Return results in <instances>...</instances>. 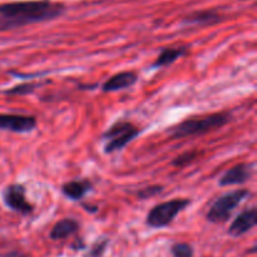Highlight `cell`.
Wrapping results in <instances>:
<instances>
[{"mask_svg":"<svg viewBox=\"0 0 257 257\" xmlns=\"http://www.w3.org/2000/svg\"><path fill=\"white\" fill-rule=\"evenodd\" d=\"M63 12L64 7L62 4H55L49 0L7 3L0 5V32L55 19Z\"/></svg>","mask_w":257,"mask_h":257,"instance_id":"6da1fadb","label":"cell"},{"mask_svg":"<svg viewBox=\"0 0 257 257\" xmlns=\"http://www.w3.org/2000/svg\"><path fill=\"white\" fill-rule=\"evenodd\" d=\"M230 120L231 114L227 112L213 113V114L205 115V117L190 118V119L183 120V122L178 123L177 125L171 128L170 135L175 140L201 136L223 127Z\"/></svg>","mask_w":257,"mask_h":257,"instance_id":"7a4b0ae2","label":"cell"},{"mask_svg":"<svg viewBox=\"0 0 257 257\" xmlns=\"http://www.w3.org/2000/svg\"><path fill=\"white\" fill-rule=\"evenodd\" d=\"M250 195L247 190H235L226 195L221 196L220 198L213 202L210 211L207 213V220L213 223L226 222L230 218L231 213L235 208L240 206V203Z\"/></svg>","mask_w":257,"mask_h":257,"instance_id":"3957f363","label":"cell"},{"mask_svg":"<svg viewBox=\"0 0 257 257\" xmlns=\"http://www.w3.org/2000/svg\"><path fill=\"white\" fill-rule=\"evenodd\" d=\"M190 205L187 198H175L155 206L147 216V225L151 227L161 228L168 226L180 212Z\"/></svg>","mask_w":257,"mask_h":257,"instance_id":"277c9868","label":"cell"},{"mask_svg":"<svg viewBox=\"0 0 257 257\" xmlns=\"http://www.w3.org/2000/svg\"><path fill=\"white\" fill-rule=\"evenodd\" d=\"M140 135V130L132 123L119 120L114 123L107 132L103 135L104 140H108V143L104 147L105 153H113L115 151H120L130 142H132Z\"/></svg>","mask_w":257,"mask_h":257,"instance_id":"5b68a950","label":"cell"},{"mask_svg":"<svg viewBox=\"0 0 257 257\" xmlns=\"http://www.w3.org/2000/svg\"><path fill=\"white\" fill-rule=\"evenodd\" d=\"M4 202L12 210L22 213V215H29L33 212V206L28 202L25 197V188L22 185H10L4 191Z\"/></svg>","mask_w":257,"mask_h":257,"instance_id":"8992f818","label":"cell"},{"mask_svg":"<svg viewBox=\"0 0 257 257\" xmlns=\"http://www.w3.org/2000/svg\"><path fill=\"white\" fill-rule=\"evenodd\" d=\"M37 127V119L33 115L0 114V130L15 133L32 132Z\"/></svg>","mask_w":257,"mask_h":257,"instance_id":"52a82bcc","label":"cell"},{"mask_svg":"<svg viewBox=\"0 0 257 257\" xmlns=\"http://www.w3.org/2000/svg\"><path fill=\"white\" fill-rule=\"evenodd\" d=\"M257 222V210L256 207H251L248 210H245L243 212H241L237 217L233 220V222L231 223L230 228H228V233L231 236H237L243 235L247 231H250L251 228H253L256 226Z\"/></svg>","mask_w":257,"mask_h":257,"instance_id":"ba28073f","label":"cell"},{"mask_svg":"<svg viewBox=\"0 0 257 257\" xmlns=\"http://www.w3.org/2000/svg\"><path fill=\"white\" fill-rule=\"evenodd\" d=\"M252 175V168L248 163H240L235 166L231 170H228L225 175L221 177V186H233V185H242L246 181L250 180Z\"/></svg>","mask_w":257,"mask_h":257,"instance_id":"9c48e42d","label":"cell"},{"mask_svg":"<svg viewBox=\"0 0 257 257\" xmlns=\"http://www.w3.org/2000/svg\"><path fill=\"white\" fill-rule=\"evenodd\" d=\"M137 74L135 72H120L110 77L103 84L102 89L104 92H115V90L124 89V88L132 87L137 82Z\"/></svg>","mask_w":257,"mask_h":257,"instance_id":"30bf717a","label":"cell"},{"mask_svg":"<svg viewBox=\"0 0 257 257\" xmlns=\"http://www.w3.org/2000/svg\"><path fill=\"white\" fill-rule=\"evenodd\" d=\"M90 188H92V183L88 180L70 181V182L63 185L62 191L70 200H80L87 195Z\"/></svg>","mask_w":257,"mask_h":257,"instance_id":"8fae6325","label":"cell"},{"mask_svg":"<svg viewBox=\"0 0 257 257\" xmlns=\"http://www.w3.org/2000/svg\"><path fill=\"white\" fill-rule=\"evenodd\" d=\"M78 227H79V225L75 220H73V218H63V220L58 221L54 225L52 232H50V237L53 240H63V238L69 237L70 235L77 232Z\"/></svg>","mask_w":257,"mask_h":257,"instance_id":"7c38bea8","label":"cell"},{"mask_svg":"<svg viewBox=\"0 0 257 257\" xmlns=\"http://www.w3.org/2000/svg\"><path fill=\"white\" fill-rule=\"evenodd\" d=\"M187 54V48L186 47H178V48H165L158 55L156 62L153 63V68H161L166 67V65H171L175 63L176 60L180 59L181 57Z\"/></svg>","mask_w":257,"mask_h":257,"instance_id":"4fadbf2b","label":"cell"},{"mask_svg":"<svg viewBox=\"0 0 257 257\" xmlns=\"http://www.w3.org/2000/svg\"><path fill=\"white\" fill-rule=\"evenodd\" d=\"M221 19L222 17L218 13L213 12V10H207V12H198L188 15L185 19V23L191 25H212L220 22Z\"/></svg>","mask_w":257,"mask_h":257,"instance_id":"5bb4252c","label":"cell"},{"mask_svg":"<svg viewBox=\"0 0 257 257\" xmlns=\"http://www.w3.org/2000/svg\"><path fill=\"white\" fill-rule=\"evenodd\" d=\"M39 87L38 83H27V84H20L17 87L12 88L7 92V94H13V95H27L30 93L34 92L37 88Z\"/></svg>","mask_w":257,"mask_h":257,"instance_id":"9a60e30c","label":"cell"},{"mask_svg":"<svg viewBox=\"0 0 257 257\" xmlns=\"http://www.w3.org/2000/svg\"><path fill=\"white\" fill-rule=\"evenodd\" d=\"M197 151H188V152H185L181 156H178V157H176L175 160H173L172 165L177 166V167H183V166L188 165V163H191L192 161H195L196 158H197Z\"/></svg>","mask_w":257,"mask_h":257,"instance_id":"2e32d148","label":"cell"},{"mask_svg":"<svg viewBox=\"0 0 257 257\" xmlns=\"http://www.w3.org/2000/svg\"><path fill=\"white\" fill-rule=\"evenodd\" d=\"M175 257H193V248L188 243H176L172 247Z\"/></svg>","mask_w":257,"mask_h":257,"instance_id":"e0dca14e","label":"cell"},{"mask_svg":"<svg viewBox=\"0 0 257 257\" xmlns=\"http://www.w3.org/2000/svg\"><path fill=\"white\" fill-rule=\"evenodd\" d=\"M107 245H108L107 238H103V240L95 242L94 245H93L92 250H90L89 253H88V257H100L103 255V252H104Z\"/></svg>","mask_w":257,"mask_h":257,"instance_id":"ac0fdd59","label":"cell"},{"mask_svg":"<svg viewBox=\"0 0 257 257\" xmlns=\"http://www.w3.org/2000/svg\"><path fill=\"white\" fill-rule=\"evenodd\" d=\"M161 191H162V187H161V186H151V187L143 188L142 191H140V192H138V196H140L141 198H150L156 196L157 193H160Z\"/></svg>","mask_w":257,"mask_h":257,"instance_id":"d6986e66","label":"cell"},{"mask_svg":"<svg viewBox=\"0 0 257 257\" xmlns=\"http://www.w3.org/2000/svg\"><path fill=\"white\" fill-rule=\"evenodd\" d=\"M2 257H27V256H24L23 253H20V252H9V253H5V255H3Z\"/></svg>","mask_w":257,"mask_h":257,"instance_id":"ffe728a7","label":"cell"}]
</instances>
